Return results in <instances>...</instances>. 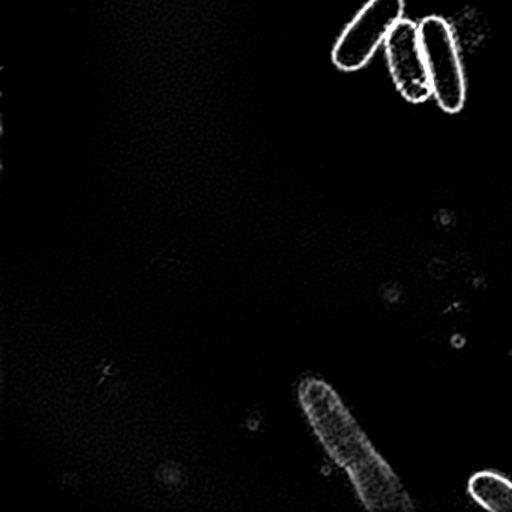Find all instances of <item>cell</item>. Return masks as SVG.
<instances>
[{"label": "cell", "mask_w": 512, "mask_h": 512, "mask_svg": "<svg viewBox=\"0 0 512 512\" xmlns=\"http://www.w3.org/2000/svg\"><path fill=\"white\" fill-rule=\"evenodd\" d=\"M301 404L329 457L349 476L359 500L370 511L412 509L409 494L353 418L337 392L323 380L302 383Z\"/></svg>", "instance_id": "cell-1"}, {"label": "cell", "mask_w": 512, "mask_h": 512, "mask_svg": "<svg viewBox=\"0 0 512 512\" xmlns=\"http://www.w3.org/2000/svg\"><path fill=\"white\" fill-rule=\"evenodd\" d=\"M419 37L437 104L443 112H460L466 101V80L451 26L442 17H427L419 25Z\"/></svg>", "instance_id": "cell-2"}, {"label": "cell", "mask_w": 512, "mask_h": 512, "mask_svg": "<svg viewBox=\"0 0 512 512\" xmlns=\"http://www.w3.org/2000/svg\"><path fill=\"white\" fill-rule=\"evenodd\" d=\"M403 0H368L347 25L332 50V62L344 73L361 70L403 19Z\"/></svg>", "instance_id": "cell-3"}, {"label": "cell", "mask_w": 512, "mask_h": 512, "mask_svg": "<svg viewBox=\"0 0 512 512\" xmlns=\"http://www.w3.org/2000/svg\"><path fill=\"white\" fill-rule=\"evenodd\" d=\"M389 73L398 92L409 103L419 104L433 95L422 52L419 25L401 19L385 41Z\"/></svg>", "instance_id": "cell-4"}, {"label": "cell", "mask_w": 512, "mask_h": 512, "mask_svg": "<svg viewBox=\"0 0 512 512\" xmlns=\"http://www.w3.org/2000/svg\"><path fill=\"white\" fill-rule=\"evenodd\" d=\"M470 497L487 511H512V481L490 470L475 473L467 484Z\"/></svg>", "instance_id": "cell-5"}]
</instances>
